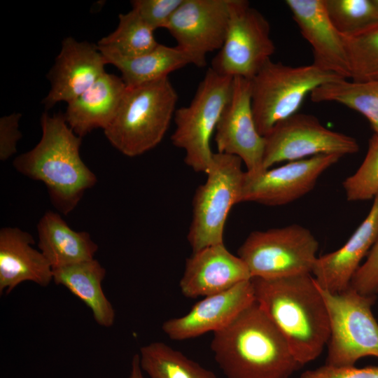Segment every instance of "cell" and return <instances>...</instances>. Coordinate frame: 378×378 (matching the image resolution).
Here are the masks:
<instances>
[{
	"instance_id": "cell-1",
	"label": "cell",
	"mask_w": 378,
	"mask_h": 378,
	"mask_svg": "<svg viewBox=\"0 0 378 378\" xmlns=\"http://www.w3.org/2000/svg\"><path fill=\"white\" fill-rule=\"evenodd\" d=\"M255 301L277 327L302 366L327 345L330 320L311 274L277 279L252 278Z\"/></svg>"
},
{
	"instance_id": "cell-2",
	"label": "cell",
	"mask_w": 378,
	"mask_h": 378,
	"mask_svg": "<svg viewBox=\"0 0 378 378\" xmlns=\"http://www.w3.org/2000/svg\"><path fill=\"white\" fill-rule=\"evenodd\" d=\"M210 346L226 378H290L302 367L255 301L214 332Z\"/></svg>"
},
{
	"instance_id": "cell-3",
	"label": "cell",
	"mask_w": 378,
	"mask_h": 378,
	"mask_svg": "<svg viewBox=\"0 0 378 378\" xmlns=\"http://www.w3.org/2000/svg\"><path fill=\"white\" fill-rule=\"evenodd\" d=\"M41 125L42 136L38 143L17 156L13 165L22 175L42 181L53 206L67 215L97 178L81 159L82 138L70 128L64 115L44 113Z\"/></svg>"
},
{
	"instance_id": "cell-4",
	"label": "cell",
	"mask_w": 378,
	"mask_h": 378,
	"mask_svg": "<svg viewBox=\"0 0 378 378\" xmlns=\"http://www.w3.org/2000/svg\"><path fill=\"white\" fill-rule=\"evenodd\" d=\"M177 101V92L168 77L127 86L104 134L123 155H140L162 141L174 115Z\"/></svg>"
},
{
	"instance_id": "cell-5",
	"label": "cell",
	"mask_w": 378,
	"mask_h": 378,
	"mask_svg": "<svg viewBox=\"0 0 378 378\" xmlns=\"http://www.w3.org/2000/svg\"><path fill=\"white\" fill-rule=\"evenodd\" d=\"M343 78L314 64L299 66L268 60L251 82V106L259 133L266 136L277 124L298 113L308 94Z\"/></svg>"
},
{
	"instance_id": "cell-6",
	"label": "cell",
	"mask_w": 378,
	"mask_h": 378,
	"mask_svg": "<svg viewBox=\"0 0 378 378\" xmlns=\"http://www.w3.org/2000/svg\"><path fill=\"white\" fill-rule=\"evenodd\" d=\"M233 77L206 71L190 104L176 110L172 144L185 151L184 162L195 172L206 173L214 153L210 140L232 90Z\"/></svg>"
},
{
	"instance_id": "cell-7",
	"label": "cell",
	"mask_w": 378,
	"mask_h": 378,
	"mask_svg": "<svg viewBox=\"0 0 378 378\" xmlns=\"http://www.w3.org/2000/svg\"><path fill=\"white\" fill-rule=\"evenodd\" d=\"M241 160L232 155L214 153L192 200V220L187 239L192 252L223 244L226 220L234 205L240 203L245 172Z\"/></svg>"
},
{
	"instance_id": "cell-8",
	"label": "cell",
	"mask_w": 378,
	"mask_h": 378,
	"mask_svg": "<svg viewBox=\"0 0 378 378\" xmlns=\"http://www.w3.org/2000/svg\"><path fill=\"white\" fill-rule=\"evenodd\" d=\"M317 286L330 320L325 364L351 367L363 358H378V322L372 311L375 298L361 295L350 286L338 293Z\"/></svg>"
},
{
	"instance_id": "cell-9",
	"label": "cell",
	"mask_w": 378,
	"mask_h": 378,
	"mask_svg": "<svg viewBox=\"0 0 378 378\" xmlns=\"http://www.w3.org/2000/svg\"><path fill=\"white\" fill-rule=\"evenodd\" d=\"M319 244L304 226L291 224L251 232L237 255L252 278L277 279L311 274Z\"/></svg>"
},
{
	"instance_id": "cell-10",
	"label": "cell",
	"mask_w": 378,
	"mask_h": 378,
	"mask_svg": "<svg viewBox=\"0 0 378 378\" xmlns=\"http://www.w3.org/2000/svg\"><path fill=\"white\" fill-rule=\"evenodd\" d=\"M229 24L222 48L211 69L231 77L251 80L275 51L270 25L246 0H230Z\"/></svg>"
},
{
	"instance_id": "cell-11",
	"label": "cell",
	"mask_w": 378,
	"mask_h": 378,
	"mask_svg": "<svg viewBox=\"0 0 378 378\" xmlns=\"http://www.w3.org/2000/svg\"><path fill=\"white\" fill-rule=\"evenodd\" d=\"M265 137L263 169L320 155H352L359 150L352 136L326 127L313 115L297 113L277 124Z\"/></svg>"
},
{
	"instance_id": "cell-12",
	"label": "cell",
	"mask_w": 378,
	"mask_h": 378,
	"mask_svg": "<svg viewBox=\"0 0 378 378\" xmlns=\"http://www.w3.org/2000/svg\"><path fill=\"white\" fill-rule=\"evenodd\" d=\"M341 158L320 155L256 172L246 171L240 202L272 206L293 202L313 190L319 177Z\"/></svg>"
},
{
	"instance_id": "cell-13",
	"label": "cell",
	"mask_w": 378,
	"mask_h": 378,
	"mask_svg": "<svg viewBox=\"0 0 378 378\" xmlns=\"http://www.w3.org/2000/svg\"><path fill=\"white\" fill-rule=\"evenodd\" d=\"M218 153L239 158L248 172L263 169L265 137L256 127L251 106V82L234 77L230 100L215 130Z\"/></svg>"
},
{
	"instance_id": "cell-14",
	"label": "cell",
	"mask_w": 378,
	"mask_h": 378,
	"mask_svg": "<svg viewBox=\"0 0 378 378\" xmlns=\"http://www.w3.org/2000/svg\"><path fill=\"white\" fill-rule=\"evenodd\" d=\"M230 0H183L166 28L176 46L206 62L209 52L220 50L226 36Z\"/></svg>"
},
{
	"instance_id": "cell-15",
	"label": "cell",
	"mask_w": 378,
	"mask_h": 378,
	"mask_svg": "<svg viewBox=\"0 0 378 378\" xmlns=\"http://www.w3.org/2000/svg\"><path fill=\"white\" fill-rule=\"evenodd\" d=\"M251 279L204 297L185 315L164 321L163 332L171 340L181 341L223 329L255 301Z\"/></svg>"
},
{
	"instance_id": "cell-16",
	"label": "cell",
	"mask_w": 378,
	"mask_h": 378,
	"mask_svg": "<svg viewBox=\"0 0 378 378\" xmlns=\"http://www.w3.org/2000/svg\"><path fill=\"white\" fill-rule=\"evenodd\" d=\"M285 3L301 34L312 47V64L350 79L344 38L330 20L325 0H286Z\"/></svg>"
},
{
	"instance_id": "cell-17",
	"label": "cell",
	"mask_w": 378,
	"mask_h": 378,
	"mask_svg": "<svg viewBox=\"0 0 378 378\" xmlns=\"http://www.w3.org/2000/svg\"><path fill=\"white\" fill-rule=\"evenodd\" d=\"M107 64L97 46L66 38L48 76L51 88L43 101L46 107L76 99L105 73Z\"/></svg>"
},
{
	"instance_id": "cell-18",
	"label": "cell",
	"mask_w": 378,
	"mask_h": 378,
	"mask_svg": "<svg viewBox=\"0 0 378 378\" xmlns=\"http://www.w3.org/2000/svg\"><path fill=\"white\" fill-rule=\"evenodd\" d=\"M251 279L242 260L231 253L223 243L192 252L186 261L179 288L186 298H204Z\"/></svg>"
},
{
	"instance_id": "cell-19",
	"label": "cell",
	"mask_w": 378,
	"mask_h": 378,
	"mask_svg": "<svg viewBox=\"0 0 378 378\" xmlns=\"http://www.w3.org/2000/svg\"><path fill=\"white\" fill-rule=\"evenodd\" d=\"M378 238V195L365 219L346 243L336 251L318 256L312 275L321 288L338 293L347 288Z\"/></svg>"
},
{
	"instance_id": "cell-20",
	"label": "cell",
	"mask_w": 378,
	"mask_h": 378,
	"mask_svg": "<svg viewBox=\"0 0 378 378\" xmlns=\"http://www.w3.org/2000/svg\"><path fill=\"white\" fill-rule=\"evenodd\" d=\"M34 239L18 227L0 230V293H10L24 281L47 286L52 269L41 251L33 247Z\"/></svg>"
},
{
	"instance_id": "cell-21",
	"label": "cell",
	"mask_w": 378,
	"mask_h": 378,
	"mask_svg": "<svg viewBox=\"0 0 378 378\" xmlns=\"http://www.w3.org/2000/svg\"><path fill=\"white\" fill-rule=\"evenodd\" d=\"M126 88L122 78L105 72L68 103L64 114L68 125L81 138L96 128L104 130L113 120Z\"/></svg>"
},
{
	"instance_id": "cell-22",
	"label": "cell",
	"mask_w": 378,
	"mask_h": 378,
	"mask_svg": "<svg viewBox=\"0 0 378 378\" xmlns=\"http://www.w3.org/2000/svg\"><path fill=\"white\" fill-rule=\"evenodd\" d=\"M36 230L39 251L52 270L92 260L98 250L89 232L72 230L55 211H47Z\"/></svg>"
},
{
	"instance_id": "cell-23",
	"label": "cell",
	"mask_w": 378,
	"mask_h": 378,
	"mask_svg": "<svg viewBox=\"0 0 378 378\" xmlns=\"http://www.w3.org/2000/svg\"><path fill=\"white\" fill-rule=\"evenodd\" d=\"M108 64L115 66L122 74L127 87L136 86L168 77V75L186 65L203 67L206 62L178 46L159 44L146 54L127 57L98 47Z\"/></svg>"
},
{
	"instance_id": "cell-24",
	"label": "cell",
	"mask_w": 378,
	"mask_h": 378,
	"mask_svg": "<svg viewBox=\"0 0 378 378\" xmlns=\"http://www.w3.org/2000/svg\"><path fill=\"white\" fill-rule=\"evenodd\" d=\"M105 276V268L94 258L52 270V281L82 300L98 325L109 328L113 325L115 312L102 290Z\"/></svg>"
},
{
	"instance_id": "cell-25",
	"label": "cell",
	"mask_w": 378,
	"mask_h": 378,
	"mask_svg": "<svg viewBox=\"0 0 378 378\" xmlns=\"http://www.w3.org/2000/svg\"><path fill=\"white\" fill-rule=\"evenodd\" d=\"M310 97L314 102H336L359 113L378 135V80L341 78L318 86Z\"/></svg>"
},
{
	"instance_id": "cell-26",
	"label": "cell",
	"mask_w": 378,
	"mask_h": 378,
	"mask_svg": "<svg viewBox=\"0 0 378 378\" xmlns=\"http://www.w3.org/2000/svg\"><path fill=\"white\" fill-rule=\"evenodd\" d=\"M139 363L150 378H216L215 374L161 342L140 349Z\"/></svg>"
},
{
	"instance_id": "cell-27",
	"label": "cell",
	"mask_w": 378,
	"mask_h": 378,
	"mask_svg": "<svg viewBox=\"0 0 378 378\" xmlns=\"http://www.w3.org/2000/svg\"><path fill=\"white\" fill-rule=\"evenodd\" d=\"M159 44L155 40L154 30L132 9L127 13L119 15L116 29L103 37L97 46L123 57H132L150 52Z\"/></svg>"
},
{
	"instance_id": "cell-28",
	"label": "cell",
	"mask_w": 378,
	"mask_h": 378,
	"mask_svg": "<svg viewBox=\"0 0 378 378\" xmlns=\"http://www.w3.org/2000/svg\"><path fill=\"white\" fill-rule=\"evenodd\" d=\"M351 80H378V22L359 34L344 37Z\"/></svg>"
},
{
	"instance_id": "cell-29",
	"label": "cell",
	"mask_w": 378,
	"mask_h": 378,
	"mask_svg": "<svg viewBox=\"0 0 378 378\" xmlns=\"http://www.w3.org/2000/svg\"><path fill=\"white\" fill-rule=\"evenodd\" d=\"M328 16L344 37L355 36L378 22L373 0H325Z\"/></svg>"
},
{
	"instance_id": "cell-30",
	"label": "cell",
	"mask_w": 378,
	"mask_h": 378,
	"mask_svg": "<svg viewBox=\"0 0 378 378\" xmlns=\"http://www.w3.org/2000/svg\"><path fill=\"white\" fill-rule=\"evenodd\" d=\"M346 200L366 201L378 195V135L368 141L366 155L358 169L342 182Z\"/></svg>"
},
{
	"instance_id": "cell-31",
	"label": "cell",
	"mask_w": 378,
	"mask_h": 378,
	"mask_svg": "<svg viewBox=\"0 0 378 378\" xmlns=\"http://www.w3.org/2000/svg\"><path fill=\"white\" fill-rule=\"evenodd\" d=\"M183 0H134L132 9L154 31L166 28Z\"/></svg>"
},
{
	"instance_id": "cell-32",
	"label": "cell",
	"mask_w": 378,
	"mask_h": 378,
	"mask_svg": "<svg viewBox=\"0 0 378 378\" xmlns=\"http://www.w3.org/2000/svg\"><path fill=\"white\" fill-rule=\"evenodd\" d=\"M349 286L361 295L376 298L378 294V238L354 274Z\"/></svg>"
},
{
	"instance_id": "cell-33",
	"label": "cell",
	"mask_w": 378,
	"mask_h": 378,
	"mask_svg": "<svg viewBox=\"0 0 378 378\" xmlns=\"http://www.w3.org/2000/svg\"><path fill=\"white\" fill-rule=\"evenodd\" d=\"M300 378H378V366L333 367L325 364L303 372Z\"/></svg>"
},
{
	"instance_id": "cell-34",
	"label": "cell",
	"mask_w": 378,
	"mask_h": 378,
	"mask_svg": "<svg viewBox=\"0 0 378 378\" xmlns=\"http://www.w3.org/2000/svg\"><path fill=\"white\" fill-rule=\"evenodd\" d=\"M20 113L5 115L0 119V160L6 161L17 152V142L22 135L19 130Z\"/></svg>"
},
{
	"instance_id": "cell-35",
	"label": "cell",
	"mask_w": 378,
	"mask_h": 378,
	"mask_svg": "<svg viewBox=\"0 0 378 378\" xmlns=\"http://www.w3.org/2000/svg\"><path fill=\"white\" fill-rule=\"evenodd\" d=\"M128 378H145L140 366L139 354H135L132 358L131 370Z\"/></svg>"
},
{
	"instance_id": "cell-36",
	"label": "cell",
	"mask_w": 378,
	"mask_h": 378,
	"mask_svg": "<svg viewBox=\"0 0 378 378\" xmlns=\"http://www.w3.org/2000/svg\"><path fill=\"white\" fill-rule=\"evenodd\" d=\"M375 6H377V8H378V0H373Z\"/></svg>"
}]
</instances>
